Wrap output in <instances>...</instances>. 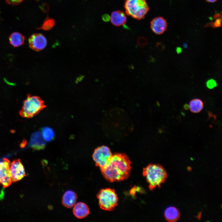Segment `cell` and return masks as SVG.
Segmentation results:
<instances>
[{"instance_id":"cell-1","label":"cell","mask_w":222,"mask_h":222,"mask_svg":"<svg viewBox=\"0 0 222 222\" xmlns=\"http://www.w3.org/2000/svg\"><path fill=\"white\" fill-rule=\"evenodd\" d=\"M131 161L126 154L116 153L100 169L102 175L108 181H121L129 177L131 171Z\"/></svg>"},{"instance_id":"cell-2","label":"cell","mask_w":222,"mask_h":222,"mask_svg":"<svg viewBox=\"0 0 222 222\" xmlns=\"http://www.w3.org/2000/svg\"><path fill=\"white\" fill-rule=\"evenodd\" d=\"M143 175L149 183V188L153 190L157 187H161L167 178V173L164 168L159 164H150L143 168Z\"/></svg>"},{"instance_id":"cell-3","label":"cell","mask_w":222,"mask_h":222,"mask_svg":"<svg viewBox=\"0 0 222 222\" xmlns=\"http://www.w3.org/2000/svg\"><path fill=\"white\" fill-rule=\"evenodd\" d=\"M46 107L44 101L40 97L28 94L19 114L23 117L31 118L37 115Z\"/></svg>"},{"instance_id":"cell-4","label":"cell","mask_w":222,"mask_h":222,"mask_svg":"<svg viewBox=\"0 0 222 222\" xmlns=\"http://www.w3.org/2000/svg\"><path fill=\"white\" fill-rule=\"evenodd\" d=\"M124 7L126 14L137 20L144 18L149 10L146 0H125Z\"/></svg>"},{"instance_id":"cell-5","label":"cell","mask_w":222,"mask_h":222,"mask_svg":"<svg viewBox=\"0 0 222 222\" xmlns=\"http://www.w3.org/2000/svg\"><path fill=\"white\" fill-rule=\"evenodd\" d=\"M97 197L100 208L103 210L113 211L118 204V198L113 189H101L98 193Z\"/></svg>"},{"instance_id":"cell-6","label":"cell","mask_w":222,"mask_h":222,"mask_svg":"<svg viewBox=\"0 0 222 222\" xmlns=\"http://www.w3.org/2000/svg\"><path fill=\"white\" fill-rule=\"evenodd\" d=\"M113 155L108 147L102 146L95 149L92 157L96 165L101 169L107 164Z\"/></svg>"},{"instance_id":"cell-7","label":"cell","mask_w":222,"mask_h":222,"mask_svg":"<svg viewBox=\"0 0 222 222\" xmlns=\"http://www.w3.org/2000/svg\"><path fill=\"white\" fill-rule=\"evenodd\" d=\"M9 169L12 182L19 181L26 176L24 167L19 159L10 163Z\"/></svg>"},{"instance_id":"cell-8","label":"cell","mask_w":222,"mask_h":222,"mask_svg":"<svg viewBox=\"0 0 222 222\" xmlns=\"http://www.w3.org/2000/svg\"><path fill=\"white\" fill-rule=\"evenodd\" d=\"M10 163L9 160L6 158L0 161V183L4 187H8L12 183L9 169Z\"/></svg>"},{"instance_id":"cell-9","label":"cell","mask_w":222,"mask_h":222,"mask_svg":"<svg viewBox=\"0 0 222 222\" xmlns=\"http://www.w3.org/2000/svg\"><path fill=\"white\" fill-rule=\"evenodd\" d=\"M30 47L32 49L39 51L44 49L47 44V40L42 34L37 33L33 34L28 40Z\"/></svg>"},{"instance_id":"cell-10","label":"cell","mask_w":222,"mask_h":222,"mask_svg":"<svg viewBox=\"0 0 222 222\" xmlns=\"http://www.w3.org/2000/svg\"><path fill=\"white\" fill-rule=\"evenodd\" d=\"M150 28L152 31L157 35L163 33L167 27L166 20L161 17H158L152 19L150 23Z\"/></svg>"},{"instance_id":"cell-11","label":"cell","mask_w":222,"mask_h":222,"mask_svg":"<svg viewBox=\"0 0 222 222\" xmlns=\"http://www.w3.org/2000/svg\"><path fill=\"white\" fill-rule=\"evenodd\" d=\"M29 145L35 150H39L44 148L45 142L40 132H36L32 134Z\"/></svg>"},{"instance_id":"cell-12","label":"cell","mask_w":222,"mask_h":222,"mask_svg":"<svg viewBox=\"0 0 222 222\" xmlns=\"http://www.w3.org/2000/svg\"><path fill=\"white\" fill-rule=\"evenodd\" d=\"M89 209L85 203L80 202L76 204L73 208V213L77 218L81 219L87 216L89 214Z\"/></svg>"},{"instance_id":"cell-13","label":"cell","mask_w":222,"mask_h":222,"mask_svg":"<svg viewBox=\"0 0 222 222\" xmlns=\"http://www.w3.org/2000/svg\"><path fill=\"white\" fill-rule=\"evenodd\" d=\"M111 23L116 26H122L125 24L127 18L125 14L120 10L113 11L110 17Z\"/></svg>"},{"instance_id":"cell-14","label":"cell","mask_w":222,"mask_h":222,"mask_svg":"<svg viewBox=\"0 0 222 222\" xmlns=\"http://www.w3.org/2000/svg\"><path fill=\"white\" fill-rule=\"evenodd\" d=\"M77 198V195L75 192L71 190H68L64 194L62 203L65 207L71 208L76 204Z\"/></svg>"},{"instance_id":"cell-15","label":"cell","mask_w":222,"mask_h":222,"mask_svg":"<svg viewBox=\"0 0 222 222\" xmlns=\"http://www.w3.org/2000/svg\"><path fill=\"white\" fill-rule=\"evenodd\" d=\"M164 217L168 221L174 222L177 221L180 216V213L176 208L170 206L167 208L164 212Z\"/></svg>"},{"instance_id":"cell-16","label":"cell","mask_w":222,"mask_h":222,"mask_svg":"<svg viewBox=\"0 0 222 222\" xmlns=\"http://www.w3.org/2000/svg\"><path fill=\"white\" fill-rule=\"evenodd\" d=\"M24 39V36L18 32L12 33L9 37L10 43L14 47H18L23 45Z\"/></svg>"},{"instance_id":"cell-17","label":"cell","mask_w":222,"mask_h":222,"mask_svg":"<svg viewBox=\"0 0 222 222\" xmlns=\"http://www.w3.org/2000/svg\"><path fill=\"white\" fill-rule=\"evenodd\" d=\"M189 106L190 110L192 113H198L203 109L204 104L201 100L195 98L190 101Z\"/></svg>"},{"instance_id":"cell-18","label":"cell","mask_w":222,"mask_h":222,"mask_svg":"<svg viewBox=\"0 0 222 222\" xmlns=\"http://www.w3.org/2000/svg\"><path fill=\"white\" fill-rule=\"evenodd\" d=\"M42 135L44 140L47 141H51L54 136V133L52 129L45 127L42 129Z\"/></svg>"},{"instance_id":"cell-19","label":"cell","mask_w":222,"mask_h":222,"mask_svg":"<svg viewBox=\"0 0 222 222\" xmlns=\"http://www.w3.org/2000/svg\"><path fill=\"white\" fill-rule=\"evenodd\" d=\"M215 20L213 22L208 23L205 27H210L213 28H216L221 26L222 18L221 12L217 13L214 16Z\"/></svg>"},{"instance_id":"cell-20","label":"cell","mask_w":222,"mask_h":222,"mask_svg":"<svg viewBox=\"0 0 222 222\" xmlns=\"http://www.w3.org/2000/svg\"><path fill=\"white\" fill-rule=\"evenodd\" d=\"M55 24L54 20L50 18H47L44 21L42 27L39 28L44 30L47 31L51 29Z\"/></svg>"},{"instance_id":"cell-21","label":"cell","mask_w":222,"mask_h":222,"mask_svg":"<svg viewBox=\"0 0 222 222\" xmlns=\"http://www.w3.org/2000/svg\"><path fill=\"white\" fill-rule=\"evenodd\" d=\"M148 42V39L146 38L143 36H141L138 38L137 43L138 46L143 47L147 45Z\"/></svg>"},{"instance_id":"cell-22","label":"cell","mask_w":222,"mask_h":222,"mask_svg":"<svg viewBox=\"0 0 222 222\" xmlns=\"http://www.w3.org/2000/svg\"><path fill=\"white\" fill-rule=\"evenodd\" d=\"M206 85L208 88L211 89L217 86V83L214 79H210L207 81Z\"/></svg>"},{"instance_id":"cell-23","label":"cell","mask_w":222,"mask_h":222,"mask_svg":"<svg viewBox=\"0 0 222 222\" xmlns=\"http://www.w3.org/2000/svg\"><path fill=\"white\" fill-rule=\"evenodd\" d=\"M25 0H5L6 2L10 5H17Z\"/></svg>"},{"instance_id":"cell-24","label":"cell","mask_w":222,"mask_h":222,"mask_svg":"<svg viewBox=\"0 0 222 222\" xmlns=\"http://www.w3.org/2000/svg\"><path fill=\"white\" fill-rule=\"evenodd\" d=\"M137 191V188L136 186H135L131 189L130 191V193L132 195H134Z\"/></svg>"},{"instance_id":"cell-25","label":"cell","mask_w":222,"mask_h":222,"mask_svg":"<svg viewBox=\"0 0 222 222\" xmlns=\"http://www.w3.org/2000/svg\"><path fill=\"white\" fill-rule=\"evenodd\" d=\"M176 51L178 54H179L182 51V48L180 47H178L176 48Z\"/></svg>"},{"instance_id":"cell-26","label":"cell","mask_w":222,"mask_h":222,"mask_svg":"<svg viewBox=\"0 0 222 222\" xmlns=\"http://www.w3.org/2000/svg\"><path fill=\"white\" fill-rule=\"evenodd\" d=\"M184 108L185 109H188L189 108V106L187 104H185L184 105Z\"/></svg>"},{"instance_id":"cell-27","label":"cell","mask_w":222,"mask_h":222,"mask_svg":"<svg viewBox=\"0 0 222 222\" xmlns=\"http://www.w3.org/2000/svg\"><path fill=\"white\" fill-rule=\"evenodd\" d=\"M207 2H216L217 0H206Z\"/></svg>"},{"instance_id":"cell-28","label":"cell","mask_w":222,"mask_h":222,"mask_svg":"<svg viewBox=\"0 0 222 222\" xmlns=\"http://www.w3.org/2000/svg\"></svg>"}]
</instances>
